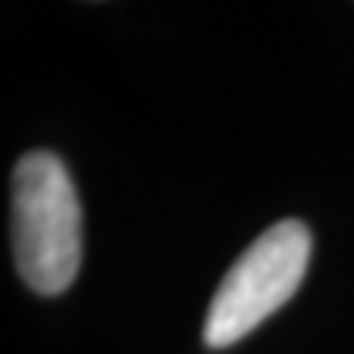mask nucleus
<instances>
[{
	"mask_svg": "<svg viewBox=\"0 0 354 354\" xmlns=\"http://www.w3.org/2000/svg\"><path fill=\"white\" fill-rule=\"evenodd\" d=\"M13 256L39 295L73 286L82 263V207L66 165L53 151H30L13 167Z\"/></svg>",
	"mask_w": 354,
	"mask_h": 354,
	"instance_id": "1",
	"label": "nucleus"
},
{
	"mask_svg": "<svg viewBox=\"0 0 354 354\" xmlns=\"http://www.w3.org/2000/svg\"><path fill=\"white\" fill-rule=\"evenodd\" d=\"M312 256V233L302 220H279L230 266L203 322L207 348H230L259 328L302 286Z\"/></svg>",
	"mask_w": 354,
	"mask_h": 354,
	"instance_id": "2",
	"label": "nucleus"
}]
</instances>
